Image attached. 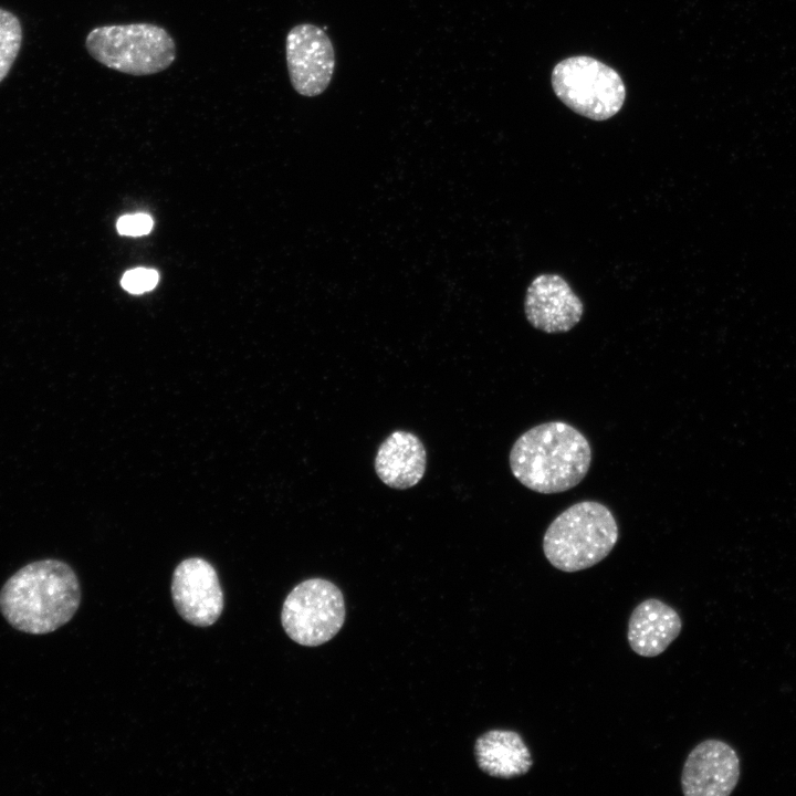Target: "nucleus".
I'll return each mask as SVG.
<instances>
[{"instance_id": "1", "label": "nucleus", "mask_w": 796, "mask_h": 796, "mask_svg": "<svg viewBox=\"0 0 796 796\" xmlns=\"http://www.w3.org/2000/svg\"><path fill=\"white\" fill-rule=\"evenodd\" d=\"M81 601L78 578L63 561L31 562L15 572L0 590V612L17 630L45 635L67 624Z\"/></svg>"}, {"instance_id": "2", "label": "nucleus", "mask_w": 796, "mask_h": 796, "mask_svg": "<svg viewBox=\"0 0 796 796\" xmlns=\"http://www.w3.org/2000/svg\"><path fill=\"white\" fill-rule=\"evenodd\" d=\"M591 463L585 436L564 421L537 425L522 433L510 452L513 475L527 489L553 494L579 484Z\"/></svg>"}, {"instance_id": "3", "label": "nucleus", "mask_w": 796, "mask_h": 796, "mask_svg": "<svg viewBox=\"0 0 796 796\" xmlns=\"http://www.w3.org/2000/svg\"><path fill=\"white\" fill-rule=\"evenodd\" d=\"M619 537L611 511L596 501L570 505L548 525L543 537L546 559L557 569L573 573L601 562Z\"/></svg>"}, {"instance_id": "4", "label": "nucleus", "mask_w": 796, "mask_h": 796, "mask_svg": "<svg viewBox=\"0 0 796 796\" xmlns=\"http://www.w3.org/2000/svg\"><path fill=\"white\" fill-rule=\"evenodd\" d=\"M85 46L98 63L134 76L160 73L176 59L170 33L148 22L96 27L87 33Z\"/></svg>"}, {"instance_id": "5", "label": "nucleus", "mask_w": 796, "mask_h": 796, "mask_svg": "<svg viewBox=\"0 0 796 796\" xmlns=\"http://www.w3.org/2000/svg\"><path fill=\"white\" fill-rule=\"evenodd\" d=\"M556 96L572 111L594 121L616 115L626 98L620 75L599 60L578 55L558 62L552 72Z\"/></svg>"}, {"instance_id": "6", "label": "nucleus", "mask_w": 796, "mask_h": 796, "mask_svg": "<svg viewBox=\"0 0 796 796\" xmlns=\"http://www.w3.org/2000/svg\"><path fill=\"white\" fill-rule=\"evenodd\" d=\"M345 620L341 589L323 578L306 579L286 596L281 612L285 633L296 643L315 647L331 640Z\"/></svg>"}, {"instance_id": "7", "label": "nucleus", "mask_w": 796, "mask_h": 796, "mask_svg": "<svg viewBox=\"0 0 796 796\" xmlns=\"http://www.w3.org/2000/svg\"><path fill=\"white\" fill-rule=\"evenodd\" d=\"M285 55L291 84L300 95L314 97L328 87L335 52L323 29L312 23L293 27L286 35Z\"/></svg>"}, {"instance_id": "8", "label": "nucleus", "mask_w": 796, "mask_h": 796, "mask_svg": "<svg viewBox=\"0 0 796 796\" xmlns=\"http://www.w3.org/2000/svg\"><path fill=\"white\" fill-rule=\"evenodd\" d=\"M171 597L180 617L197 627L213 625L223 610L218 574L200 557H190L177 565L171 579Z\"/></svg>"}, {"instance_id": "9", "label": "nucleus", "mask_w": 796, "mask_h": 796, "mask_svg": "<svg viewBox=\"0 0 796 796\" xmlns=\"http://www.w3.org/2000/svg\"><path fill=\"white\" fill-rule=\"evenodd\" d=\"M741 774L740 758L727 743L709 739L688 754L682 772L684 796H729Z\"/></svg>"}, {"instance_id": "10", "label": "nucleus", "mask_w": 796, "mask_h": 796, "mask_svg": "<svg viewBox=\"0 0 796 796\" xmlns=\"http://www.w3.org/2000/svg\"><path fill=\"white\" fill-rule=\"evenodd\" d=\"M524 312L528 323L544 333L570 331L584 313L580 298L558 274H540L526 290Z\"/></svg>"}, {"instance_id": "11", "label": "nucleus", "mask_w": 796, "mask_h": 796, "mask_svg": "<svg viewBox=\"0 0 796 796\" xmlns=\"http://www.w3.org/2000/svg\"><path fill=\"white\" fill-rule=\"evenodd\" d=\"M682 629L678 611L657 598L641 601L628 620L627 640L638 656L652 658L662 653Z\"/></svg>"}, {"instance_id": "12", "label": "nucleus", "mask_w": 796, "mask_h": 796, "mask_svg": "<svg viewBox=\"0 0 796 796\" xmlns=\"http://www.w3.org/2000/svg\"><path fill=\"white\" fill-rule=\"evenodd\" d=\"M375 471L389 488L405 490L416 485L426 471V449L412 432H391L379 446Z\"/></svg>"}, {"instance_id": "13", "label": "nucleus", "mask_w": 796, "mask_h": 796, "mask_svg": "<svg viewBox=\"0 0 796 796\" xmlns=\"http://www.w3.org/2000/svg\"><path fill=\"white\" fill-rule=\"evenodd\" d=\"M474 754L479 768L498 778H513L526 774L533 758L522 736L510 730H491L475 742Z\"/></svg>"}, {"instance_id": "14", "label": "nucleus", "mask_w": 796, "mask_h": 796, "mask_svg": "<svg viewBox=\"0 0 796 796\" xmlns=\"http://www.w3.org/2000/svg\"><path fill=\"white\" fill-rule=\"evenodd\" d=\"M22 43V28L15 14L0 8V82L8 75Z\"/></svg>"}, {"instance_id": "15", "label": "nucleus", "mask_w": 796, "mask_h": 796, "mask_svg": "<svg viewBox=\"0 0 796 796\" xmlns=\"http://www.w3.org/2000/svg\"><path fill=\"white\" fill-rule=\"evenodd\" d=\"M158 272L153 269L136 268L127 271L121 281L122 286L129 293L142 294L153 290L158 283Z\"/></svg>"}, {"instance_id": "16", "label": "nucleus", "mask_w": 796, "mask_h": 796, "mask_svg": "<svg viewBox=\"0 0 796 796\" xmlns=\"http://www.w3.org/2000/svg\"><path fill=\"white\" fill-rule=\"evenodd\" d=\"M153 218L146 213L126 214L118 219L117 231L123 235L139 237L150 232Z\"/></svg>"}]
</instances>
